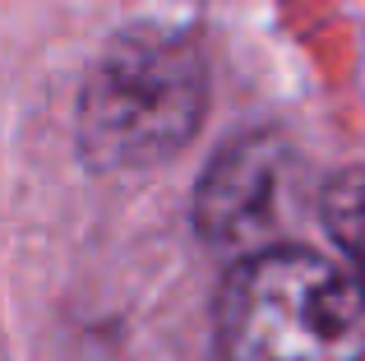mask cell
I'll return each instance as SVG.
<instances>
[{"mask_svg": "<svg viewBox=\"0 0 365 361\" xmlns=\"http://www.w3.org/2000/svg\"><path fill=\"white\" fill-rule=\"evenodd\" d=\"M208 107L204 51L180 28H130L88 70L79 148L98 172L158 167L195 139Z\"/></svg>", "mask_w": 365, "mask_h": 361, "instance_id": "obj_1", "label": "cell"}, {"mask_svg": "<svg viewBox=\"0 0 365 361\" xmlns=\"http://www.w3.org/2000/svg\"><path fill=\"white\" fill-rule=\"evenodd\" d=\"M227 361H365V283L314 250H255L217 297Z\"/></svg>", "mask_w": 365, "mask_h": 361, "instance_id": "obj_2", "label": "cell"}, {"mask_svg": "<svg viewBox=\"0 0 365 361\" xmlns=\"http://www.w3.org/2000/svg\"><path fill=\"white\" fill-rule=\"evenodd\" d=\"M282 163L287 158L273 139H241L227 153H217L195 195V223L204 241L222 245V250L255 245L273 227Z\"/></svg>", "mask_w": 365, "mask_h": 361, "instance_id": "obj_3", "label": "cell"}, {"mask_svg": "<svg viewBox=\"0 0 365 361\" xmlns=\"http://www.w3.org/2000/svg\"><path fill=\"white\" fill-rule=\"evenodd\" d=\"M319 213H324L329 236L347 250L356 278L365 283V167H347L324 185Z\"/></svg>", "mask_w": 365, "mask_h": 361, "instance_id": "obj_4", "label": "cell"}]
</instances>
